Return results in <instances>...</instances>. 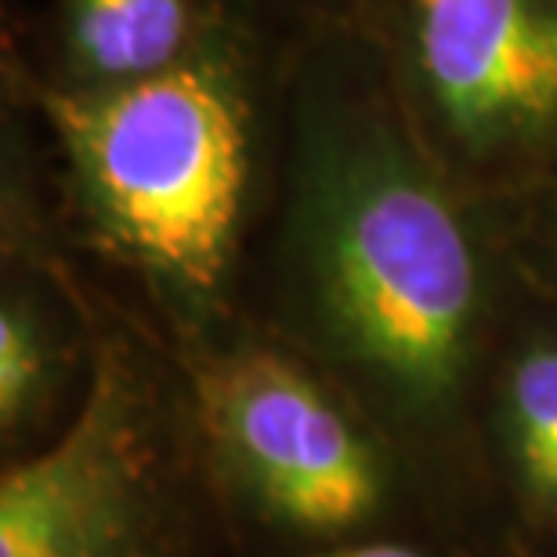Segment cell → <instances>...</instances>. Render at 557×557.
Here are the masks:
<instances>
[{
	"label": "cell",
	"instance_id": "cell-1",
	"mask_svg": "<svg viewBox=\"0 0 557 557\" xmlns=\"http://www.w3.org/2000/svg\"><path fill=\"white\" fill-rule=\"evenodd\" d=\"M289 264L311 337L398 420L460 403L488 326V253L460 182L381 95L300 109Z\"/></svg>",
	"mask_w": 557,
	"mask_h": 557
},
{
	"label": "cell",
	"instance_id": "cell-6",
	"mask_svg": "<svg viewBox=\"0 0 557 557\" xmlns=\"http://www.w3.org/2000/svg\"><path fill=\"white\" fill-rule=\"evenodd\" d=\"M207 29L196 0H62L73 87H113L171 70Z\"/></svg>",
	"mask_w": 557,
	"mask_h": 557
},
{
	"label": "cell",
	"instance_id": "cell-9",
	"mask_svg": "<svg viewBox=\"0 0 557 557\" xmlns=\"http://www.w3.org/2000/svg\"><path fill=\"white\" fill-rule=\"evenodd\" d=\"M543 253H547L550 269L557 272V174L550 177V193L543 203Z\"/></svg>",
	"mask_w": 557,
	"mask_h": 557
},
{
	"label": "cell",
	"instance_id": "cell-8",
	"mask_svg": "<svg viewBox=\"0 0 557 557\" xmlns=\"http://www.w3.org/2000/svg\"><path fill=\"white\" fill-rule=\"evenodd\" d=\"M62 376V348L51 322L29 297L0 305V431L22 434L51 403Z\"/></svg>",
	"mask_w": 557,
	"mask_h": 557
},
{
	"label": "cell",
	"instance_id": "cell-5",
	"mask_svg": "<svg viewBox=\"0 0 557 557\" xmlns=\"http://www.w3.org/2000/svg\"><path fill=\"white\" fill-rule=\"evenodd\" d=\"M152 406L120 351H98L62 438L0 478V557H160Z\"/></svg>",
	"mask_w": 557,
	"mask_h": 557
},
{
	"label": "cell",
	"instance_id": "cell-4",
	"mask_svg": "<svg viewBox=\"0 0 557 557\" xmlns=\"http://www.w3.org/2000/svg\"><path fill=\"white\" fill-rule=\"evenodd\" d=\"M210 445L261 515L344 536L384 507V456L305 366L272 348L207 355L193 370Z\"/></svg>",
	"mask_w": 557,
	"mask_h": 557
},
{
	"label": "cell",
	"instance_id": "cell-10",
	"mask_svg": "<svg viewBox=\"0 0 557 557\" xmlns=\"http://www.w3.org/2000/svg\"><path fill=\"white\" fill-rule=\"evenodd\" d=\"M326 557H423V554L413 547H403V543H362V547L337 550V554H326Z\"/></svg>",
	"mask_w": 557,
	"mask_h": 557
},
{
	"label": "cell",
	"instance_id": "cell-2",
	"mask_svg": "<svg viewBox=\"0 0 557 557\" xmlns=\"http://www.w3.org/2000/svg\"><path fill=\"white\" fill-rule=\"evenodd\" d=\"M98 250L174 315L221 308L250 210L258 102L247 54L210 29L171 70L40 98Z\"/></svg>",
	"mask_w": 557,
	"mask_h": 557
},
{
	"label": "cell",
	"instance_id": "cell-7",
	"mask_svg": "<svg viewBox=\"0 0 557 557\" xmlns=\"http://www.w3.org/2000/svg\"><path fill=\"white\" fill-rule=\"evenodd\" d=\"M499 438L532 518L557 521V344L521 348L499 381Z\"/></svg>",
	"mask_w": 557,
	"mask_h": 557
},
{
	"label": "cell",
	"instance_id": "cell-3",
	"mask_svg": "<svg viewBox=\"0 0 557 557\" xmlns=\"http://www.w3.org/2000/svg\"><path fill=\"white\" fill-rule=\"evenodd\" d=\"M395 98L453 182L557 174V0H392Z\"/></svg>",
	"mask_w": 557,
	"mask_h": 557
}]
</instances>
